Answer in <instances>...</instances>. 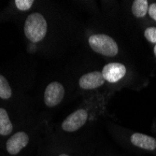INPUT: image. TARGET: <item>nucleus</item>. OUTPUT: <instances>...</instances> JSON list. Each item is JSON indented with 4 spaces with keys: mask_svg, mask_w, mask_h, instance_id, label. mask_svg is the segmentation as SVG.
I'll return each mask as SVG.
<instances>
[{
    "mask_svg": "<svg viewBox=\"0 0 156 156\" xmlns=\"http://www.w3.org/2000/svg\"><path fill=\"white\" fill-rule=\"evenodd\" d=\"M149 9V2L147 0H135L132 5V13L136 18L146 16Z\"/></svg>",
    "mask_w": 156,
    "mask_h": 156,
    "instance_id": "10",
    "label": "nucleus"
},
{
    "mask_svg": "<svg viewBox=\"0 0 156 156\" xmlns=\"http://www.w3.org/2000/svg\"><path fill=\"white\" fill-rule=\"evenodd\" d=\"M14 3H15V6L19 10L26 11L31 9L34 4V0H15Z\"/></svg>",
    "mask_w": 156,
    "mask_h": 156,
    "instance_id": "12",
    "label": "nucleus"
},
{
    "mask_svg": "<svg viewBox=\"0 0 156 156\" xmlns=\"http://www.w3.org/2000/svg\"><path fill=\"white\" fill-rule=\"evenodd\" d=\"M48 24L46 19L38 12L31 13L24 23V34L28 40L37 43L43 39L47 34Z\"/></svg>",
    "mask_w": 156,
    "mask_h": 156,
    "instance_id": "1",
    "label": "nucleus"
},
{
    "mask_svg": "<svg viewBox=\"0 0 156 156\" xmlns=\"http://www.w3.org/2000/svg\"><path fill=\"white\" fill-rule=\"evenodd\" d=\"M88 113L85 109H78L68 115L62 122V129L66 132H75L86 123Z\"/></svg>",
    "mask_w": 156,
    "mask_h": 156,
    "instance_id": "4",
    "label": "nucleus"
},
{
    "mask_svg": "<svg viewBox=\"0 0 156 156\" xmlns=\"http://www.w3.org/2000/svg\"><path fill=\"white\" fill-rule=\"evenodd\" d=\"M12 95V91L10 85L9 84L7 79L0 74V98L7 100L9 99Z\"/></svg>",
    "mask_w": 156,
    "mask_h": 156,
    "instance_id": "11",
    "label": "nucleus"
},
{
    "mask_svg": "<svg viewBox=\"0 0 156 156\" xmlns=\"http://www.w3.org/2000/svg\"><path fill=\"white\" fill-rule=\"evenodd\" d=\"M13 131V124L5 108H0V136H7Z\"/></svg>",
    "mask_w": 156,
    "mask_h": 156,
    "instance_id": "9",
    "label": "nucleus"
},
{
    "mask_svg": "<svg viewBox=\"0 0 156 156\" xmlns=\"http://www.w3.org/2000/svg\"><path fill=\"white\" fill-rule=\"evenodd\" d=\"M30 137L25 132L19 131L12 135L5 144V148L7 152L11 155L15 156L18 155L24 148L27 147V145L29 144Z\"/></svg>",
    "mask_w": 156,
    "mask_h": 156,
    "instance_id": "3",
    "label": "nucleus"
},
{
    "mask_svg": "<svg viewBox=\"0 0 156 156\" xmlns=\"http://www.w3.org/2000/svg\"><path fill=\"white\" fill-rule=\"evenodd\" d=\"M101 73L105 80L115 83L125 76L126 66L121 63H109L103 67Z\"/></svg>",
    "mask_w": 156,
    "mask_h": 156,
    "instance_id": "6",
    "label": "nucleus"
},
{
    "mask_svg": "<svg viewBox=\"0 0 156 156\" xmlns=\"http://www.w3.org/2000/svg\"><path fill=\"white\" fill-rule=\"evenodd\" d=\"M144 36L148 41H150L151 43L156 44V27H148L146 28V30L144 32Z\"/></svg>",
    "mask_w": 156,
    "mask_h": 156,
    "instance_id": "13",
    "label": "nucleus"
},
{
    "mask_svg": "<svg viewBox=\"0 0 156 156\" xmlns=\"http://www.w3.org/2000/svg\"><path fill=\"white\" fill-rule=\"evenodd\" d=\"M88 42L92 50L101 55L113 57V56L117 55L119 52V47L116 41L108 35H92L88 39Z\"/></svg>",
    "mask_w": 156,
    "mask_h": 156,
    "instance_id": "2",
    "label": "nucleus"
},
{
    "mask_svg": "<svg viewBox=\"0 0 156 156\" xmlns=\"http://www.w3.org/2000/svg\"><path fill=\"white\" fill-rule=\"evenodd\" d=\"M58 156H69V155L66 154V153H61V154H59Z\"/></svg>",
    "mask_w": 156,
    "mask_h": 156,
    "instance_id": "15",
    "label": "nucleus"
},
{
    "mask_svg": "<svg viewBox=\"0 0 156 156\" xmlns=\"http://www.w3.org/2000/svg\"><path fill=\"white\" fill-rule=\"evenodd\" d=\"M153 51H154V54H155V56H156V44H155V47H154V50H153Z\"/></svg>",
    "mask_w": 156,
    "mask_h": 156,
    "instance_id": "16",
    "label": "nucleus"
},
{
    "mask_svg": "<svg viewBox=\"0 0 156 156\" xmlns=\"http://www.w3.org/2000/svg\"><path fill=\"white\" fill-rule=\"evenodd\" d=\"M64 96H65L64 86L57 81H53L48 85L45 90L44 102L47 107L52 108L60 104L61 101L63 100Z\"/></svg>",
    "mask_w": 156,
    "mask_h": 156,
    "instance_id": "5",
    "label": "nucleus"
},
{
    "mask_svg": "<svg viewBox=\"0 0 156 156\" xmlns=\"http://www.w3.org/2000/svg\"><path fill=\"white\" fill-rule=\"evenodd\" d=\"M105 80L100 71H93L82 75L79 80V85L81 89L93 90L104 85Z\"/></svg>",
    "mask_w": 156,
    "mask_h": 156,
    "instance_id": "7",
    "label": "nucleus"
},
{
    "mask_svg": "<svg viewBox=\"0 0 156 156\" xmlns=\"http://www.w3.org/2000/svg\"><path fill=\"white\" fill-rule=\"evenodd\" d=\"M131 143L140 149L146 151H154L156 149V139L151 136L141 133H135L130 137Z\"/></svg>",
    "mask_w": 156,
    "mask_h": 156,
    "instance_id": "8",
    "label": "nucleus"
},
{
    "mask_svg": "<svg viewBox=\"0 0 156 156\" xmlns=\"http://www.w3.org/2000/svg\"><path fill=\"white\" fill-rule=\"evenodd\" d=\"M148 12H149L150 17L156 22V3H151L149 6Z\"/></svg>",
    "mask_w": 156,
    "mask_h": 156,
    "instance_id": "14",
    "label": "nucleus"
}]
</instances>
